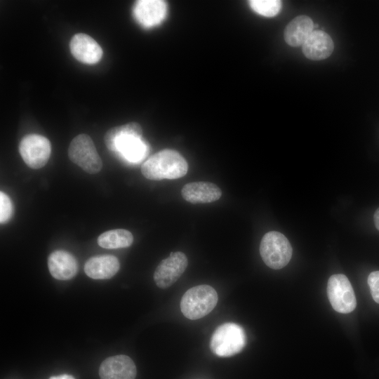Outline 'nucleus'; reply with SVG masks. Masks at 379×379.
<instances>
[{
	"label": "nucleus",
	"mask_w": 379,
	"mask_h": 379,
	"mask_svg": "<svg viewBox=\"0 0 379 379\" xmlns=\"http://www.w3.org/2000/svg\"><path fill=\"white\" fill-rule=\"evenodd\" d=\"M374 223L377 230H379V208L375 211L373 215Z\"/></svg>",
	"instance_id": "nucleus-22"
},
{
	"label": "nucleus",
	"mask_w": 379,
	"mask_h": 379,
	"mask_svg": "<svg viewBox=\"0 0 379 379\" xmlns=\"http://www.w3.org/2000/svg\"><path fill=\"white\" fill-rule=\"evenodd\" d=\"M334 48L331 37L325 32L314 29L302 46L305 56L312 60L328 58Z\"/></svg>",
	"instance_id": "nucleus-13"
},
{
	"label": "nucleus",
	"mask_w": 379,
	"mask_h": 379,
	"mask_svg": "<svg viewBox=\"0 0 379 379\" xmlns=\"http://www.w3.org/2000/svg\"><path fill=\"white\" fill-rule=\"evenodd\" d=\"M133 242V234L125 229L111 230L102 233L98 238L100 246L109 249L126 248Z\"/></svg>",
	"instance_id": "nucleus-18"
},
{
	"label": "nucleus",
	"mask_w": 379,
	"mask_h": 379,
	"mask_svg": "<svg viewBox=\"0 0 379 379\" xmlns=\"http://www.w3.org/2000/svg\"><path fill=\"white\" fill-rule=\"evenodd\" d=\"M188 265L187 258L180 251L171 252L161 261L154 273V280L160 288L172 286L183 274Z\"/></svg>",
	"instance_id": "nucleus-9"
},
{
	"label": "nucleus",
	"mask_w": 379,
	"mask_h": 379,
	"mask_svg": "<svg viewBox=\"0 0 379 379\" xmlns=\"http://www.w3.org/2000/svg\"><path fill=\"white\" fill-rule=\"evenodd\" d=\"M118 258L112 255H96L90 258L84 265L86 274L93 279H107L119 271Z\"/></svg>",
	"instance_id": "nucleus-16"
},
{
	"label": "nucleus",
	"mask_w": 379,
	"mask_h": 379,
	"mask_svg": "<svg viewBox=\"0 0 379 379\" xmlns=\"http://www.w3.org/2000/svg\"><path fill=\"white\" fill-rule=\"evenodd\" d=\"M142 129L137 122H129L110 128L104 137L108 149L117 152L131 162L142 159L147 152V146L141 139Z\"/></svg>",
	"instance_id": "nucleus-1"
},
{
	"label": "nucleus",
	"mask_w": 379,
	"mask_h": 379,
	"mask_svg": "<svg viewBox=\"0 0 379 379\" xmlns=\"http://www.w3.org/2000/svg\"><path fill=\"white\" fill-rule=\"evenodd\" d=\"M13 204L10 198L2 191L0 192V222H7L13 214Z\"/></svg>",
	"instance_id": "nucleus-20"
},
{
	"label": "nucleus",
	"mask_w": 379,
	"mask_h": 379,
	"mask_svg": "<svg viewBox=\"0 0 379 379\" xmlns=\"http://www.w3.org/2000/svg\"><path fill=\"white\" fill-rule=\"evenodd\" d=\"M49 379H75V378L71 375L62 374L58 376H52Z\"/></svg>",
	"instance_id": "nucleus-23"
},
{
	"label": "nucleus",
	"mask_w": 379,
	"mask_h": 379,
	"mask_svg": "<svg viewBox=\"0 0 379 379\" xmlns=\"http://www.w3.org/2000/svg\"><path fill=\"white\" fill-rule=\"evenodd\" d=\"M246 344L244 328L237 324L227 322L215 330L211 338L210 347L215 355L229 357L239 353Z\"/></svg>",
	"instance_id": "nucleus-4"
},
{
	"label": "nucleus",
	"mask_w": 379,
	"mask_h": 379,
	"mask_svg": "<svg viewBox=\"0 0 379 379\" xmlns=\"http://www.w3.org/2000/svg\"><path fill=\"white\" fill-rule=\"evenodd\" d=\"M327 295L333 308L339 313H350L356 307L354 290L344 274H333L328 279Z\"/></svg>",
	"instance_id": "nucleus-7"
},
{
	"label": "nucleus",
	"mask_w": 379,
	"mask_h": 379,
	"mask_svg": "<svg viewBox=\"0 0 379 379\" xmlns=\"http://www.w3.org/2000/svg\"><path fill=\"white\" fill-rule=\"evenodd\" d=\"M368 284L374 301L379 304V271L370 273L368 277Z\"/></svg>",
	"instance_id": "nucleus-21"
},
{
	"label": "nucleus",
	"mask_w": 379,
	"mask_h": 379,
	"mask_svg": "<svg viewBox=\"0 0 379 379\" xmlns=\"http://www.w3.org/2000/svg\"><path fill=\"white\" fill-rule=\"evenodd\" d=\"M48 267L52 277L58 280L71 279L78 271L76 258L63 250L55 251L49 255Z\"/></svg>",
	"instance_id": "nucleus-14"
},
{
	"label": "nucleus",
	"mask_w": 379,
	"mask_h": 379,
	"mask_svg": "<svg viewBox=\"0 0 379 379\" xmlns=\"http://www.w3.org/2000/svg\"><path fill=\"white\" fill-rule=\"evenodd\" d=\"M188 164L177 151L163 149L152 155L141 166L142 174L149 180L177 179L186 175Z\"/></svg>",
	"instance_id": "nucleus-2"
},
{
	"label": "nucleus",
	"mask_w": 379,
	"mask_h": 379,
	"mask_svg": "<svg viewBox=\"0 0 379 379\" xmlns=\"http://www.w3.org/2000/svg\"><path fill=\"white\" fill-rule=\"evenodd\" d=\"M248 3L253 11L265 17L275 16L281 8V1L279 0H251Z\"/></svg>",
	"instance_id": "nucleus-19"
},
{
	"label": "nucleus",
	"mask_w": 379,
	"mask_h": 379,
	"mask_svg": "<svg viewBox=\"0 0 379 379\" xmlns=\"http://www.w3.org/2000/svg\"><path fill=\"white\" fill-rule=\"evenodd\" d=\"M182 197L192 204H206L218 200L222 191L218 186L209 182H193L185 185Z\"/></svg>",
	"instance_id": "nucleus-15"
},
{
	"label": "nucleus",
	"mask_w": 379,
	"mask_h": 379,
	"mask_svg": "<svg viewBox=\"0 0 379 379\" xmlns=\"http://www.w3.org/2000/svg\"><path fill=\"white\" fill-rule=\"evenodd\" d=\"M68 157L73 163L91 174L98 173L102 167L95 145L86 134H79L73 138L68 148Z\"/></svg>",
	"instance_id": "nucleus-6"
},
{
	"label": "nucleus",
	"mask_w": 379,
	"mask_h": 379,
	"mask_svg": "<svg viewBox=\"0 0 379 379\" xmlns=\"http://www.w3.org/2000/svg\"><path fill=\"white\" fill-rule=\"evenodd\" d=\"M136 374L133 361L124 354L105 359L99 368L100 379H135Z\"/></svg>",
	"instance_id": "nucleus-11"
},
{
	"label": "nucleus",
	"mask_w": 379,
	"mask_h": 379,
	"mask_svg": "<svg viewBox=\"0 0 379 379\" xmlns=\"http://www.w3.org/2000/svg\"><path fill=\"white\" fill-rule=\"evenodd\" d=\"M133 11L138 22L149 28L159 25L165 19L167 4L162 0H140L135 2Z\"/></svg>",
	"instance_id": "nucleus-10"
},
{
	"label": "nucleus",
	"mask_w": 379,
	"mask_h": 379,
	"mask_svg": "<svg viewBox=\"0 0 379 379\" xmlns=\"http://www.w3.org/2000/svg\"><path fill=\"white\" fill-rule=\"evenodd\" d=\"M314 29L313 21L310 17L298 15L286 25L284 32V40L293 47L302 46Z\"/></svg>",
	"instance_id": "nucleus-17"
},
{
	"label": "nucleus",
	"mask_w": 379,
	"mask_h": 379,
	"mask_svg": "<svg viewBox=\"0 0 379 379\" xmlns=\"http://www.w3.org/2000/svg\"><path fill=\"white\" fill-rule=\"evenodd\" d=\"M69 48L74 58L88 65L98 62L103 53L98 43L89 35L84 33H78L72 36Z\"/></svg>",
	"instance_id": "nucleus-12"
},
{
	"label": "nucleus",
	"mask_w": 379,
	"mask_h": 379,
	"mask_svg": "<svg viewBox=\"0 0 379 379\" xmlns=\"http://www.w3.org/2000/svg\"><path fill=\"white\" fill-rule=\"evenodd\" d=\"M19 152L24 162L34 169L44 166L51 152V142L46 137L39 134H28L19 144Z\"/></svg>",
	"instance_id": "nucleus-8"
},
{
	"label": "nucleus",
	"mask_w": 379,
	"mask_h": 379,
	"mask_svg": "<svg viewBox=\"0 0 379 379\" xmlns=\"http://www.w3.org/2000/svg\"><path fill=\"white\" fill-rule=\"evenodd\" d=\"M218 293L209 285H198L187 290L180 301L183 315L191 320L201 319L209 314L216 306Z\"/></svg>",
	"instance_id": "nucleus-3"
},
{
	"label": "nucleus",
	"mask_w": 379,
	"mask_h": 379,
	"mask_svg": "<svg viewBox=\"0 0 379 379\" xmlns=\"http://www.w3.org/2000/svg\"><path fill=\"white\" fill-rule=\"evenodd\" d=\"M260 253L267 266L274 270H279L289 262L292 256V247L283 234L271 231L266 233L262 238Z\"/></svg>",
	"instance_id": "nucleus-5"
}]
</instances>
